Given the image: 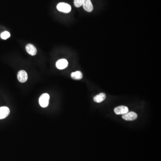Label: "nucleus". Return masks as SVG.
Masks as SVG:
<instances>
[{
  "label": "nucleus",
  "instance_id": "obj_13",
  "mask_svg": "<svg viewBox=\"0 0 161 161\" xmlns=\"http://www.w3.org/2000/svg\"><path fill=\"white\" fill-rule=\"evenodd\" d=\"M84 0H74V4L76 7H80L83 5Z\"/></svg>",
  "mask_w": 161,
  "mask_h": 161
},
{
  "label": "nucleus",
  "instance_id": "obj_10",
  "mask_svg": "<svg viewBox=\"0 0 161 161\" xmlns=\"http://www.w3.org/2000/svg\"><path fill=\"white\" fill-rule=\"evenodd\" d=\"M106 98V96L104 93H101L100 94L95 96L93 98V100L97 103H100L104 101Z\"/></svg>",
  "mask_w": 161,
  "mask_h": 161
},
{
  "label": "nucleus",
  "instance_id": "obj_7",
  "mask_svg": "<svg viewBox=\"0 0 161 161\" xmlns=\"http://www.w3.org/2000/svg\"><path fill=\"white\" fill-rule=\"evenodd\" d=\"M10 113V109L6 106L0 107V119H3L9 115Z\"/></svg>",
  "mask_w": 161,
  "mask_h": 161
},
{
  "label": "nucleus",
  "instance_id": "obj_5",
  "mask_svg": "<svg viewBox=\"0 0 161 161\" xmlns=\"http://www.w3.org/2000/svg\"><path fill=\"white\" fill-rule=\"evenodd\" d=\"M114 112L116 115H124L128 112V107L124 106H120L115 107Z\"/></svg>",
  "mask_w": 161,
  "mask_h": 161
},
{
  "label": "nucleus",
  "instance_id": "obj_9",
  "mask_svg": "<svg viewBox=\"0 0 161 161\" xmlns=\"http://www.w3.org/2000/svg\"><path fill=\"white\" fill-rule=\"evenodd\" d=\"M27 52L31 56H35L37 53V49L32 44H29L26 46Z\"/></svg>",
  "mask_w": 161,
  "mask_h": 161
},
{
  "label": "nucleus",
  "instance_id": "obj_4",
  "mask_svg": "<svg viewBox=\"0 0 161 161\" xmlns=\"http://www.w3.org/2000/svg\"><path fill=\"white\" fill-rule=\"evenodd\" d=\"M137 114L136 113L131 111L128 112L125 114L123 115L122 118L123 119L128 121H132V120H135L137 119Z\"/></svg>",
  "mask_w": 161,
  "mask_h": 161
},
{
  "label": "nucleus",
  "instance_id": "obj_8",
  "mask_svg": "<svg viewBox=\"0 0 161 161\" xmlns=\"http://www.w3.org/2000/svg\"><path fill=\"white\" fill-rule=\"evenodd\" d=\"M83 7L86 11L91 12L93 10V6L91 0H84Z\"/></svg>",
  "mask_w": 161,
  "mask_h": 161
},
{
  "label": "nucleus",
  "instance_id": "obj_3",
  "mask_svg": "<svg viewBox=\"0 0 161 161\" xmlns=\"http://www.w3.org/2000/svg\"><path fill=\"white\" fill-rule=\"evenodd\" d=\"M17 78L18 80L21 83H24L27 82L28 79L27 74L25 71L20 70L18 73Z\"/></svg>",
  "mask_w": 161,
  "mask_h": 161
},
{
  "label": "nucleus",
  "instance_id": "obj_12",
  "mask_svg": "<svg viewBox=\"0 0 161 161\" xmlns=\"http://www.w3.org/2000/svg\"><path fill=\"white\" fill-rule=\"evenodd\" d=\"M10 36V32H8V31H5L3 32L1 34V37L3 40H6V39H8Z\"/></svg>",
  "mask_w": 161,
  "mask_h": 161
},
{
  "label": "nucleus",
  "instance_id": "obj_1",
  "mask_svg": "<svg viewBox=\"0 0 161 161\" xmlns=\"http://www.w3.org/2000/svg\"><path fill=\"white\" fill-rule=\"evenodd\" d=\"M50 96L47 93H43L39 98V104L42 107H46L49 104Z\"/></svg>",
  "mask_w": 161,
  "mask_h": 161
},
{
  "label": "nucleus",
  "instance_id": "obj_2",
  "mask_svg": "<svg viewBox=\"0 0 161 161\" xmlns=\"http://www.w3.org/2000/svg\"><path fill=\"white\" fill-rule=\"evenodd\" d=\"M57 7L58 10L63 13H68L70 12L71 10L70 5L67 3L64 2L59 3L57 5Z\"/></svg>",
  "mask_w": 161,
  "mask_h": 161
},
{
  "label": "nucleus",
  "instance_id": "obj_11",
  "mask_svg": "<svg viewBox=\"0 0 161 161\" xmlns=\"http://www.w3.org/2000/svg\"><path fill=\"white\" fill-rule=\"evenodd\" d=\"M71 76V78L74 79L78 80L81 79L83 78V74L81 72L78 71H76L72 73Z\"/></svg>",
  "mask_w": 161,
  "mask_h": 161
},
{
  "label": "nucleus",
  "instance_id": "obj_6",
  "mask_svg": "<svg viewBox=\"0 0 161 161\" xmlns=\"http://www.w3.org/2000/svg\"><path fill=\"white\" fill-rule=\"evenodd\" d=\"M56 65L58 69L63 70L68 66V61L64 59L58 60L56 63Z\"/></svg>",
  "mask_w": 161,
  "mask_h": 161
}]
</instances>
